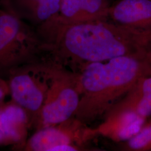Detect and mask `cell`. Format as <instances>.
<instances>
[{
    "instance_id": "9",
    "label": "cell",
    "mask_w": 151,
    "mask_h": 151,
    "mask_svg": "<svg viewBox=\"0 0 151 151\" xmlns=\"http://www.w3.org/2000/svg\"><path fill=\"white\" fill-rule=\"evenodd\" d=\"M108 20L120 25L151 32V0H116L109 7Z\"/></svg>"
},
{
    "instance_id": "6",
    "label": "cell",
    "mask_w": 151,
    "mask_h": 151,
    "mask_svg": "<svg viewBox=\"0 0 151 151\" xmlns=\"http://www.w3.org/2000/svg\"><path fill=\"white\" fill-rule=\"evenodd\" d=\"M151 116V75L139 78L127 93L104 115L97 129L110 136L114 130H127Z\"/></svg>"
},
{
    "instance_id": "5",
    "label": "cell",
    "mask_w": 151,
    "mask_h": 151,
    "mask_svg": "<svg viewBox=\"0 0 151 151\" xmlns=\"http://www.w3.org/2000/svg\"><path fill=\"white\" fill-rule=\"evenodd\" d=\"M79 75L58 65L54 70L42 107L31 123L35 130L60 124L75 116L81 92Z\"/></svg>"
},
{
    "instance_id": "4",
    "label": "cell",
    "mask_w": 151,
    "mask_h": 151,
    "mask_svg": "<svg viewBox=\"0 0 151 151\" xmlns=\"http://www.w3.org/2000/svg\"><path fill=\"white\" fill-rule=\"evenodd\" d=\"M58 65L45 58L18 67L7 73L11 100L27 112L31 123L43 105Z\"/></svg>"
},
{
    "instance_id": "2",
    "label": "cell",
    "mask_w": 151,
    "mask_h": 151,
    "mask_svg": "<svg viewBox=\"0 0 151 151\" xmlns=\"http://www.w3.org/2000/svg\"><path fill=\"white\" fill-rule=\"evenodd\" d=\"M78 73L81 98L74 116L88 125L104 116L140 77L151 75V51L91 63Z\"/></svg>"
},
{
    "instance_id": "1",
    "label": "cell",
    "mask_w": 151,
    "mask_h": 151,
    "mask_svg": "<svg viewBox=\"0 0 151 151\" xmlns=\"http://www.w3.org/2000/svg\"><path fill=\"white\" fill-rule=\"evenodd\" d=\"M36 30L49 58L75 72L93 63L151 51V32L108 20L70 23L57 15Z\"/></svg>"
},
{
    "instance_id": "12",
    "label": "cell",
    "mask_w": 151,
    "mask_h": 151,
    "mask_svg": "<svg viewBox=\"0 0 151 151\" xmlns=\"http://www.w3.org/2000/svg\"><path fill=\"white\" fill-rule=\"evenodd\" d=\"M115 149L120 151H151V116L145 120L139 129Z\"/></svg>"
},
{
    "instance_id": "10",
    "label": "cell",
    "mask_w": 151,
    "mask_h": 151,
    "mask_svg": "<svg viewBox=\"0 0 151 151\" xmlns=\"http://www.w3.org/2000/svg\"><path fill=\"white\" fill-rule=\"evenodd\" d=\"M111 0H60L57 16L67 22L108 20Z\"/></svg>"
},
{
    "instance_id": "7",
    "label": "cell",
    "mask_w": 151,
    "mask_h": 151,
    "mask_svg": "<svg viewBox=\"0 0 151 151\" xmlns=\"http://www.w3.org/2000/svg\"><path fill=\"white\" fill-rule=\"evenodd\" d=\"M99 135L96 128L73 116L60 124L35 130L22 150L27 151H81V146Z\"/></svg>"
},
{
    "instance_id": "13",
    "label": "cell",
    "mask_w": 151,
    "mask_h": 151,
    "mask_svg": "<svg viewBox=\"0 0 151 151\" xmlns=\"http://www.w3.org/2000/svg\"><path fill=\"white\" fill-rule=\"evenodd\" d=\"M9 95L10 90L7 81L0 77V104L4 102L5 97Z\"/></svg>"
},
{
    "instance_id": "11",
    "label": "cell",
    "mask_w": 151,
    "mask_h": 151,
    "mask_svg": "<svg viewBox=\"0 0 151 151\" xmlns=\"http://www.w3.org/2000/svg\"><path fill=\"white\" fill-rule=\"evenodd\" d=\"M8 1V9L35 28L57 15L60 11V0Z\"/></svg>"
},
{
    "instance_id": "8",
    "label": "cell",
    "mask_w": 151,
    "mask_h": 151,
    "mask_svg": "<svg viewBox=\"0 0 151 151\" xmlns=\"http://www.w3.org/2000/svg\"><path fill=\"white\" fill-rule=\"evenodd\" d=\"M31 129L27 112L12 100L0 104V146H14L22 149Z\"/></svg>"
},
{
    "instance_id": "3",
    "label": "cell",
    "mask_w": 151,
    "mask_h": 151,
    "mask_svg": "<svg viewBox=\"0 0 151 151\" xmlns=\"http://www.w3.org/2000/svg\"><path fill=\"white\" fill-rule=\"evenodd\" d=\"M36 28L9 9L0 10V72L45 58Z\"/></svg>"
}]
</instances>
